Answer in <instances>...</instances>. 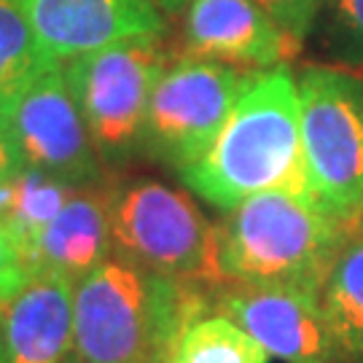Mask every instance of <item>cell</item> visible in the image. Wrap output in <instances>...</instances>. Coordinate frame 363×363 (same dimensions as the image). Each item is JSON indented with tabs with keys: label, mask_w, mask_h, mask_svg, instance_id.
<instances>
[{
	"label": "cell",
	"mask_w": 363,
	"mask_h": 363,
	"mask_svg": "<svg viewBox=\"0 0 363 363\" xmlns=\"http://www.w3.org/2000/svg\"><path fill=\"white\" fill-rule=\"evenodd\" d=\"M178 178L218 210H232L272 189L310 196L294 70L288 65L259 70L210 148Z\"/></svg>",
	"instance_id": "obj_1"
},
{
	"label": "cell",
	"mask_w": 363,
	"mask_h": 363,
	"mask_svg": "<svg viewBox=\"0 0 363 363\" xmlns=\"http://www.w3.org/2000/svg\"><path fill=\"white\" fill-rule=\"evenodd\" d=\"M213 291L108 256L76 283V363H172L183 328L208 312Z\"/></svg>",
	"instance_id": "obj_2"
},
{
	"label": "cell",
	"mask_w": 363,
	"mask_h": 363,
	"mask_svg": "<svg viewBox=\"0 0 363 363\" xmlns=\"http://www.w3.org/2000/svg\"><path fill=\"white\" fill-rule=\"evenodd\" d=\"M312 196L272 189L226 210L218 223L223 277L245 286L296 288L320 296L339 250L352 237Z\"/></svg>",
	"instance_id": "obj_3"
},
{
	"label": "cell",
	"mask_w": 363,
	"mask_h": 363,
	"mask_svg": "<svg viewBox=\"0 0 363 363\" xmlns=\"http://www.w3.org/2000/svg\"><path fill=\"white\" fill-rule=\"evenodd\" d=\"M113 253L143 269L216 291L226 283L218 226L186 191L154 178H135L111 191Z\"/></svg>",
	"instance_id": "obj_4"
},
{
	"label": "cell",
	"mask_w": 363,
	"mask_h": 363,
	"mask_svg": "<svg viewBox=\"0 0 363 363\" xmlns=\"http://www.w3.org/2000/svg\"><path fill=\"white\" fill-rule=\"evenodd\" d=\"M167 65L164 35H135L62 62L103 167L143 154L148 105Z\"/></svg>",
	"instance_id": "obj_5"
},
{
	"label": "cell",
	"mask_w": 363,
	"mask_h": 363,
	"mask_svg": "<svg viewBox=\"0 0 363 363\" xmlns=\"http://www.w3.org/2000/svg\"><path fill=\"white\" fill-rule=\"evenodd\" d=\"M301 151L310 196L337 220L363 218V76L307 65L296 78Z\"/></svg>",
	"instance_id": "obj_6"
},
{
	"label": "cell",
	"mask_w": 363,
	"mask_h": 363,
	"mask_svg": "<svg viewBox=\"0 0 363 363\" xmlns=\"http://www.w3.org/2000/svg\"><path fill=\"white\" fill-rule=\"evenodd\" d=\"M259 70L199 57L169 62L154 89L143 132V156L183 172L210 148L240 94Z\"/></svg>",
	"instance_id": "obj_7"
},
{
	"label": "cell",
	"mask_w": 363,
	"mask_h": 363,
	"mask_svg": "<svg viewBox=\"0 0 363 363\" xmlns=\"http://www.w3.org/2000/svg\"><path fill=\"white\" fill-rule=\"evenodd\" d=\"M16 143L30 167H38L76 189L105 183L81 108L67 84L62 62H46L9 105Z\"/></svg>",
	"instance_id": "obj_8"
},
{
	"label": "cell",
	"mask_w": 363,
	"mask_h": 363,
	"mask_svg": "<svg viewBox=\"0 0 363 363\" xmlns=\"http://www.w3.org/2000/svg\"><path fill=\"white\" fill-rule=\"evenodd\" d=\"M213 307L286 363H339L350 355L331 331L320 296L315 294L226 280L213 291Z\"/></svg>",
	"instance_id": "obj_9"
},
{
	"label": "cell",
	"mask_w": 363,
	"mask_h": 363,
	"mask_svg": "<svg viewBox=\"0 0 363 363\" xmlns=\"http://www.w3.org/2000/svg\"><path fill=\"white\" fill-rule=\"evenodd\" d=\"M181 16L186 57L267 70L286 65L301 49L259 0H189Z\"/></svg>",
	"instance_id": "obj_10"
},
{
	"label": "cell",
	"mask_w": 363,
	"mask_h": 363,
	"mask_svg": "<svg viewBox=\"0 0 363 363\" xmlns=\"http://www.w3.org/2000/svg\"><path fill=\"white\" fill-rule=\"evenodd\" d=\"M49 60L78 54L135 35H164L167 22L154 0H16Z\"/></svg>",
	"instance_id": "obj_11"
},
{
	"label": "cell",
	"mask_w": 363,
	"mask_h": 363,
	"mask_svg": "<svg viewBox=\"0 0 363 363\" xmlns=\"http://www.w3.org/2000/svg\"><path fill=\"white\" fill-rule=\"evenodd\" d=\"M76 283L35 269L22 291L0 304V363H65L73 352Z\"/></svg>",
	"instance_id": "obj_12"
},
{
	"label": "cell",
	"mask_w": 363,
	"mask_h": 363,
	"mask_svg": "<svg viewBox=\"0 0 363 363\" xmlns=\"http://www.w3.org/2000/svg\"><path fill=\"white\" fill-rule=\"evenodd\" d=\"M111 191L105 183L76 189L60 213L49 220L33 253V272L62 274L78 283L97 264L113 256Z\"/></svg>",
	"instance_id": "obj_13"
},
{
	"label": "cell",
	"mask_w": 363,
	"mask_h": 363,
	"mask_svg": "<svg viewBox=\"0 0 363 363\" xmlns=\"http://www.w3.org/2000/svg\"><path fill=\"white\" fill-rule=\"evenodd\" d=\"M73 191H76V186L60 181L38 167L25 164L16 172L13 199L9 216L3 218V226L11 234V240L16 242L19 253L25 256L30 269H33V253H35L40 234L49 226V220L60 213V208L70 199Z\"/></svg>",
	"instance_id": "obj_14"
},
{
	"label": "cell",
	"mask_w": 363,
	"mask_h": 363,
	"mask_svg": "<svg viewBox=\"0 0 363 363\" xmlns=\"http://www.w3.org/2000/svg\"><path fill=\"white\" fill-rule=\"evenodd\" d=\"M320 304L339 345L350 355H363V229H355L339 250Z\"/></svg>",
	"instance_id": "obj_15"
},
{
	"label": "cell",
	"mask_w": 363,
	"mask_h": 363,
	"mask_svg": "<svg viewBox=\"0 0 363 363\" xmlns=\"http://www.w3.org/2000/svg\"><path fill=\"white\" fill-rule=\"evenodd\" d=\"M172 363H269V352L223 312H202L183 328Z\"/></svg>",
	"instance_id": "obj_16"
},
{
	"label": "cell",
	"mask_w": 363,
	"mask_h": 363,
	"mask_svg": "<svg viewBox=\"0 0 363 363\" xmlns=\"http://www.w3.org/2000/svg\"><path fill=\"white\" fill-rule=\"evenodd\" d=\"M52 62L16 0H0V113L40 67Z\"/></svg>",
	"instance_id": "obj_17"
},
{
	"label": "cell",
	"mask_w": 363,
	"mask_h": 363,
	"mask_svg": "<svg viewBox=\"0 0 363 363\" xmlns=\"http://www.w3.org/2000/svg\"><path fill=\"white\" fill-rule=\"evenodd\" d=\"M315 30L331 62L363 70V0H328Z\"/></svg>",
	"instance_id": "obj_18"
},
{
	"label": "cell",
	"mask_w": 363,
	"mask_h": 363,
	"mask_svg": "<svg viewBox=\"0 0 363 363\" xmlns=\"http://www.w3.org/2000/svg\"><path fill=\"white\" fill-rule=\"evenodd\" d=\"M296 43H304L315 33L328 0H259Z\"/></svg>",
	"instance_id": "obj_19"
},
{
	"label": "cell",
	"mask_w": 363,
	"mask_h": 363,
	"mask_svg": "<svg viewBox=\"0 0 363 363\" xmlns=\"http://www.w3.org/2000/svg\"><path fill=\"white\" fill-rule=\"evenodd\" d=\"M30 274L33 269L27 267L25 256L19 253V247L11 240V234L6 232V226L0 223V304L16 296L30 280Z\"/></svg>",
	"instance_id": "obj_20"
},
{
	"label": "cell",
	"mask_w": 363,
	"mask_h": 363,
	"mask_svg": "<svg viewBox=\"0 0 363 363\" xmlns=\"http://www.w3.org/2000/svg\"><path fill=\"white\" fill-rule=\"evenodd\" d=\"M25 156L16 143V135L11 130V121L6 113H0V183L11 181L19 169L25 167Z\"/></svg>",
	"instance_id": "obj_21"
},
{
	"label": "cell",
	"mask_w": 363,
	"mask_h": 363,
	"mask_svg": "<svg viewBox=\"0 0 363 363\" xmlns=\"http://www.w3.org/2000/svg\"><path fill=\"white\" fill-rule=\"evenodd\" d=\"M154 3L159 6V11L164 13V16H178L189 6V0H154Z\"/></svg>",
	"instance_id": "obj_22"
},
{
	"label": "cell",
	"mask_w": 363,
	"mask_h": 363,
	"mask_svg": "<svg viewBox=\"0 0 363 363\" xmlns=\"http://www.w3.org/2000/svg\"><path fill=\"white\" fill-rule=\"evenodd\" d=\"M65 363H76V358H73V352H70V355L65 358Z\"/></svg>",
	"instance_id": "obj_23"
},
{
	"label": "cell",
	"mask_w": 363,
	"mask_h": 363,
	"mask_svg": "<svg viewBox=\"0 0 363 363\" xmlns=\"http://www.w3.org/2000/svg\"><path fill=\"white\" fill-rule=\"evenodd\" d=\"M358 229H363V218H361V223H358Z\"/></svg>",
	"instance_id": "obj_24"
}]
</instances>
